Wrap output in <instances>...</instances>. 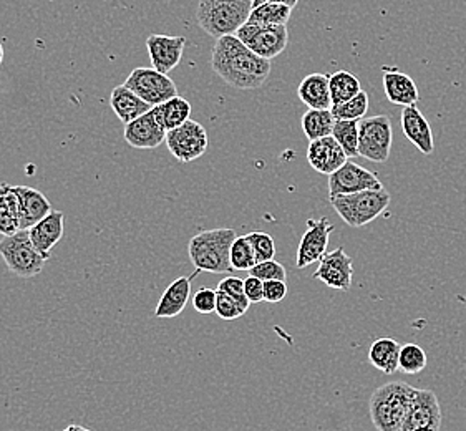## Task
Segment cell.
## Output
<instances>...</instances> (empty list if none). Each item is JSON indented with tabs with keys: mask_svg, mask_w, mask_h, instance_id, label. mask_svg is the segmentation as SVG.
Listing matches in <instances>:
<instances>
[{
	"mask_svg": "<svg viewBox=\"0 0 466 431\" xmlns=\"http://www.w3.org/2000/svg\"><path fill=\"white\" fill-rule=\"evenodd\" d=\"M211 66L216 75L238 90H258L270 75L269 60L256 55L236 35L218 38Z\"/></svg>",
	"mask_w": 466,
	"mask_h": 431,
	"instance_id": "6da1fadb",
	"label": "cell"
},
{
	"mask_svg": "<svg viewBox=\"0 0 466 431\" xmlns=\"http://www.w3.org/2000/svg\"><path fill=\"white\" fill-rule=\"evenodd\" d=\"M415 392L417 388L405 382H389L373 392L369 412L377 431H401Z\"/></svg>",
	"mask_w": 466,
	"mask_h": 431,
	"instance_id": "7a4b0ae2",
	"label": "cell"
},
{
	"mask_svg": "<svg viewBox=\"0 0 466 431\" xmlns=\"http://www.w3.org/2000/svg\"><path fill=\"white\" fill-rule=\"evenodd\" d=\"M236 237V231L229 227L203 231L193 236L187 244V254L197 271L213 274L233 272L229 253Z\"/></svg>",
	"mask_w": 466,
	"mask_h": 431,
	"instance_id": "3957f363",
	"label": "cell"
},
{
	"mask_svg": "<svg viewBox=\"0 0 466 431\" xmlns=\"http://www.w3.org/2000/svg\"><path fill=\"white\" fill-rule=\"evenodd\" d=\"M252 7V0H199L198 25L216 40L236 35L249 20Z\"/></svg>",
	"mask_w": 466,
	"mask_h": 431,
	"instance_id": "277c9868",
	"label": "cell"
},
{
	"mask_svg": "<svg viewBox=\"0 0 466 431\" xmlns=\"http://www.w3.org/2000/svg\"><path fill=\"white\" fill-rule=\"evenodd\" d=\"M329 199L337 215L350 227H362L372 223L390 206V193L385 188Z\"/></svg>",
	"mask_w": 466,
	"mask_h": 431,
	"instance_id": "5b68a950",
	"label": "cell"
},
{
	"mask_svg": "<svg viewBox=\"0 0 466 431\" xmlns=\"http://www.w3.org/2000/svg\"><path fill=\"white\" fill-rule=\"evenodd\" d=\"M0 257L7 264L9 271L22 277L30 279L44 271L47 259L38 253L30 241L28 229H20L14 236H5L0 239Z\"/></svg>",
	"mask_w": 466,
	"mask_h": 431,
	"instance_id": "8992f818",
	"label": "cell"
},
{
	"mask_svg": "<svg viewBox=\"0 0 466 431\" xmlns=\"http://www.w3.org/2000/svg\"><path fill=\"white\" fill-rule=\"evenodd\" d=\"M392 138V122L389 116L379 115L360 120L359 156L372 163H385L390 158Z\"/></svg>",
	"mask_w": 466,
	"mask_h": 431,
	"instance_id": "52a82bcc",
	"label": "cell"
},
{
	"mask_svg": "<svg viewBox=\"0 0 466 431\" xmlns=\"http://www.w3.org/2000/svg\"><path fill=\"white\" fill-rule=\"evenodd\" d=\"M236 37L239 38L246 47L251 48L256 55L270 62L288 48L289 30L284 25H259L246 22L243 27L236 32Z\"/></svg>",
	"mask_w": 466,
	"mask_h": 431,
	"instance_id": "ba28073f",
	"label": "cell"
},
{
	"mask_svg": "<svg viewBox=\"0 0 466 431\" xmlns=\"http://www.w3.org/2000/svg\"><path fill=\"white\" fill-rule=\"evenodd\" d=\"M123 85L153 108L177 96L175 82L155 68H135Z\"/></svg>",
	"mask_w": 466,
	"mask_h": 431,
	"instance_id": "9c48e42d",
	"label": "cell"
},
{
	"mask_svg": "<svg viewBox=\"0 0 466 431\" xmlns=\"http://www.w3.org/2000/svg\"><path fill=\"white\" fill-rule=\"evenodd\" d=\"M167 146L179 163H191L205 155L209 145L208 132L201 123L187 120L185 125L167 133Z\"/></svg>",
	"mask_w": 466,
	"mask_h": 431,
	"instance_id": "30bf717a",
	"label": "cell"
},
{
	"mask_svg": "<svg viewBox=\"0 0 466 431\" xmlns=\"http://www.w3.org/2000/svg\"><path fill=\"white\" fill-rule=\"evenodd\" d=\"M379 189H383L379 176L354 161H347L342 168L337 169L334 175L329 176V197L355 195L362 191H379Z\"/></svg>",
	"mask_w": 466,
	"mask_h": 431,
	"instance_id": "8fae6325",
	"label": "cell"
},
{
	"mask_svg": "<svg viewBox=\"0 0 466 431\" xmlns=\"http://www.w3.org/2000/svg\"><path fill=\"white\" fill-rule=\"evenodd\" d=\"M336 226L332 225L327 217L320 219H308V229L302 236L298 247L296 267L306 269L310 264H316L327 254V246L330 235L334 233Z\"/></svg>",
	"mask_w": 466,
	"mask_h": 431,
	"instance_id": "7c38bea8",
	"label": "cell"
},
{
	"mask_svg": "<svg viewBox=\"0 0 466 431\" xmlns=\"http://www.w3.org/2000/svg\"><path fill=\"white\" fill-rule=\"evenodd\" d=\"M312 277L330 289L349 291L352 287L354 277V266L350 256L345 254L344 247H337L336 251L327 253L319 261L318 269L312 274Z\"/></svg>",
	"mask_w": 466,
	"mask_h": 431,
	"instance_id": "4fadbf2b",
	"label": "cell"
},
{
	"mask_svg": "<svg viewBox=\"0 0 466 431\" xmlns=\"http://www.w3.org/2000/svg\"><path fill=\"white\" fill-rule=\"evenodd\" d=\"M441 426V406L439 396L431 390L415 392L410 412L401 431H440Z\"/></svg>",
	"mask_w": 466,
	"mask_h": 431,
	"instance_id": "5bb4252c",
	"label": "cell"
},
{
	"mask_svg": "<svg viewBox=\"0 0 466 431\" xmlns=\"http://www.w3.org/2000/svg\"><path fill=\"white\" fill-rule=\"evenodd\" d=\"M167 130L159 123L155 108L135 122L125 125V141L137 150H155L167 141Z\"/></svg>",
	"mask_w": 466,
	"mask_h": 431,
	"instance_id": "9a60e30c",
	"label": "cell"
},
{
	"mask_svg": "<svg viewBox=\"0 0 466 431\" xmlns=\"http://www.w3.org/2000/svg\"><path fill=\"white\" fill-rule=\"evenodd\" d=\"M185 47H187V38L179 35L171 37L163 34H151L147 38L149 60L153 64V68L158 70L163 75H168L173 68L179 65Z\"/></svg>",
	"mask_w": 466,
	"mask_h": 431,
	"instance_id": "2e32d148",
	"label": "cell"
},
{
	"mask_svg": "<svg viewBox=\"0 0 466 431\" xmlns=\"http://www.w3.org/2000/svg\"><path fill=\"white\" fill-rule=\"evenodd\" d=\"M308 161L310 168L320 175H334L349 161V156L340 148L334 136H326L320 140L309 141Z\"/></svg>",
	"mask_w": 466,
	"mask_h": 431,
	"instance_id": "e0dca14e",
	"label": "cell"
},
{
	"mask_svg": "<svg viewBox=\"0 0 466 431\" xmlns=\"http://www.w3.org/2000/svg\"><path fill=\"white\" fill-rule=\"evenodd\" d=\"M401 130L405 133L407 140L423 155H431L435 151V140L429 120L420 112L417 105L405 106L401 110Z\"/></svg>",
	"mask_w": 466,
	"mask_h": 431,
	"instance_id": "ac0fdd59",
	"label": "cell"
},
{
	"mask_svg": "<svg viewBox=\"0 0 466 431\" xmlns=\"http://www.w3.org/2000/svg\"><path fill=\"white\" fill-rule=\"evenodd\" d=\"M383 90L387 100L393 105L411 106L420 100L419 88L411 76L395 66H383Z\"/></svg>",
	"mask_w": 466,
	"mask_h": 431,
	"instance_id": "d6986e66",
	"label": "cell"
},
{
	"mask_svg": "<svg viewBox=\"0 0 466 431\" xmlns=\"http://www.w3.org/2000/svg\"><path fill=\"white\" fill-rule=\"evenodd\" d=\"M66 233V215L62 211H52L40 223L28 229L30 241L38 253L50 259V251L56 247Z\"/></svg>",
	"mask_w": 466,
	"mask_h": 431,
	"instance_id": "ffe728a7",
	"label": "cell"
},
{
	"mask_svg": "<svg viewBox=\"0 0 466 431\" xmlns=\"http://www.w3.org/2000/svg\"><path fill=\"white\" fill-rule=\"evenodd\" d=\"M19 197L20 229H30L54 209L44 193L30 186H14Z\"/></svg>",
	"mask_w": 466,
	"mask_h": 431,
	"instance_id": "44dd1931",
	"label": "cell"
},
{
	"mask_svg": "<svg viewBox=\"0 0 466 431\" xmlns=\"http://www.w3.org/2000/svg\"><path fill=\"white\" fill-rule=\"evenodd\" d=\"M198 274L199 271L195 272L189 277H177V281L169 284L168 289L161 296L158 306L155 309V316L158 319H173L185 310L189 296H191V282Z\"/></svg>",
	"mask_w": 466,
	"mask_h": 431,
	"instance_id": "7402d4cb",
	"label": "cell"
},
{
	"mask_svg": "<svg viewBox=\"0 0 466 431\" xmlns=\"http://www.w3.org/2000/svg\"><path fill=\"white\" fill-rule=\"evenodd\" d=\"M299 100L308 106V110H330L332 98L329 88V75L309 74L298 86Z\"/></svg>",
	"mask_w": 466,
	"mask_h": 431,
	"instance_id": "603a6c76",
	"label": "cell"
},
{
	"mask_svg": "<svg viewBox=\"0 0 466 431\" xmlns=\"http://www.w3.org/2000/svg\"><path fill=\"white\" fill-rule=\"evenodd\" d=\"M110 106L115 115L118 116V120L125 125L135 122L137 118H140L153 108L148 104H145L140 96L133 94L130 88L125 85H118L113 88L112 95H110Z\"/></svg>",
	"mask_w": 466,
	"mask_h": 431,
	"instance_id": "cb8c5ba5",
	"label": "cell"
},
{
	"mask_svg": "<svg viewBox=\"0 0 466 431\" xmlns=\"http://www.w3.org/2000/svg\"><path fill=\"white\" fill-rule=\"evenodd\" d=\"M401 346L395 338H377L369 348V360L377 370L385 376H393L399 372Z\"/></svg>",
	"mask_w": 466,
	"mask_h": 431,
	"instance_id": "d4e9b609",
	"label": "cell"
},
{
	"mask_svg": "<svg viewBox=\"0 0 466 431\" xmlns=\"http://www.w3.org/2000/svg\"><path fill=\"white\" fill-rule=\"evenodd\" d=\"M20 231L19 197L14 186L0 185V235L14 236Z\"/></svg>",
	"mask_w": 466,
	"mask_h": 431,
	"instance_id": "484cf974",
	"label": "cell"
},
{
	"mask_svg": "<svg viewBox=\"0 0 466 431\" xmlns=\"http://www.w3.org/2000/svg\"><path fill=\"white\" fill-rule=\"evenodd\" d=\"M155 112H157L159 123L165 126L167 132H171L177 126L185 125L187 120H191L189 118L191 104L187 102V98H183L179 95L171 98L168 102H165V104L155 106Z\"/></svg>",
	"mask_w": 466,
	"mask_h": 431,
	"instance_id": "4316f807",
	"label": "cell"
},
{
	"mask_svg": "<svg viewBox=\"0 0 466 431\" xmlns=\"http://www.w3.org/2000/svg\"><path fill=\"white\" fill-rule=\"evenodd\" d=\"M336 118L330 110H308L302 115L300 126L309 141L320 140L326 136H332Z\"/></svg>",
	"mask_w": 466,
	"mask_h": 431,
	"instance_id": "83f0119b",
	"label": "cell"
},
{
	"mask_svg": "<svg viewBox=\"0 0 466 431\" xmlns=\"http://www.w3.org/2000/svg\"><path fill=\"white\" fill-rule=\"evenodd\" d=\"M329 88H330L332 106L345 104L362 92L360 80L347 70H337L332 75H329Z\"/></svg>",
	"mask_w": 466,
	"mask_h": 431,
	"instance_id": "f1b7e54d",
	"label": "cell"
},
{
	"mask_svg": "<svg viewBox=\"0 0 466 431\" xmlns=\"http://www.w3.org/2000/svg\"><path fill=\"white\" fill-rule=\"evenodd\" d=\"M292 7L279 2H266L262 5L254 7L249 15V24H259V25H284L288 27Z\"/></svg>",
	"mask_w": 466,
	"mask_h": 431,
	"instance_id": "f546056e",
	"label": "cell"
},
{
	"mask_svg": "<svg viewBox=\"0 0 466 431\" xmlns=\"http://www.w3.org/2000/svg\"><path fill=\"white\" fill-rule=\"evenodd\" d=\"M359 130H360V122L357 120H337L332 136L336 138L340 148L345 151V155L350 158L359 156Z\"/></svg>",
	"mask_w": 466,
	"mask_h": 431,
	"instance_id": "4dcf8cb0",
	"label": "cell"
},
{
	"mask_svg": "<svg viewBox=\"0 0 466 431\" xmlns=\"http://www.w3.org/2000/svg\"><path fill=\"white\" fill-rule=\"evenodd\" d=\"M429 358L427 352L417 344H405L401 346L399 370L407 376H417L427 368Z\"/></svg>",
	"mask_w": 466,
	"mask_h": 431,
	"instance_id": "1f68e13d",
	"label": "cell"
},
{
	"mask_svg": "<svg viewBox=\"0 0 466 431\" xmlns=\"http://www.w3.org/2000/svg\"><path fill=\"white\" fill-rule=\"evenodd\" d=\"M330 112L334 115L336 120H364L365 113L369 112V95L367 92H360L352 100L345 102V104L334 105L330 108Z\"/></svg>",
	"mask_w": 466,
	"mask_h": 431,
	"instance_id": "d6a6232c",
	"label": "cell"
},
{
	"mask_svg": "<svg viewBox=\"0 0 466 431\" xmlns=\"http://www.w3.org/2000/svg\"><path fill=\"white\" fill-rule=\"evenodd\" d=\"M229 261L233 271H251L256 266V256L252 251L251 244L246 236H238L229 253Z\"/></svg>",
	"mask_w": 466,
	"mask_h": 431,
	"instance_id": "836d02e7",
	"label": "cell"
},
{
	"mask_svg": "<svg viewBox=\"0 0 466 431\" xmlns=\"http://www.w3.org/2000/svg\"><path fill=\"white\" fill-rule=\"evenodd\" d=\"M248 241L251 244L252 251L256 256V263L272 261L276 257V241L272 236L264 231H252L246 235Z\"/></svg>",
	"mask_w": 466,
	"mask_h": 431,
	"instance_id": "e575fe53",
	"label": "cell"
},
{
	"mask_svg": "<svg viewBox=\"0 0 466 431\" xmlns=\"http://www.w3.org/2000/svg\"><path fill=\"white\" fill-rule=\"evenodd\" d=\"M249 276L258 277L262 282L286 281L288 272H286L282 264L278 263L276 259H272V261L256 264L249 271Z\"/></svg>",
	"mask_w": 466,
	"mask_h": 431,
	"instance_id": "d590c367",
	"label": "cell"
},
{
	"mask_svg": "<svg viewBox=\"0 0 466 431\" xmlns=\"http://www.w3.org/2000/svg\"><path fill=\"white\" fill-rule=\"evenodd\" d=\"M216 291L224 292L226 296L233 297L243 309L249 310V307H251V302L248 300L246 294H244V281L236 277V276H229V277H226V279L219 282Z\"/></svg>",
	"mask_w": 466,
	"mask_h": 431,
	"instance_id": "8d00e7d4",
	"label": "cell"
},
{
	"mask_svg": "<svg viewBox=\"0 0 466 431\" xmlns=\"http://www.w3.org/2000/svg\"><path fill=\"white\" fill-rule=\"evenodd\" d=\"M218 292V299H216V314L218 317L223 320H236L243 317L248 310L243 309L233 297L226 296L224 292Z\"/></svg>",
	"mask_w": 466,
	"mask_h": 431,
	"instance_id": "74e56055",
	"label": "cell"
},
{
	"mask_svg": "<svg viewBox=\"0 0 466 431\" xmlns=\"http://www.w3.org/2000/svg\"><path fill=\"white\" fill-rule=\"evenodd\" d=\"M216 299H218V292L215 289H209V287H203L195 294L193 297V307L199 314L208 316V314H213L216 312Z\"/></svg>",
	"mask_w": 466,
	"mask_h": 431,
	"instance_id": "f35d334b",
	"label": "cell"
},
{
	"mask_svg": "<svg viewBox=\"0 0 466 431\" xmlns=\"http://www.w3.org/2000/svg\"><path fill=\"white\" fill-rule=\"evenodd\" d=\"M288 296V284L286 281L264 282V302L278 304L286 299Z\"/></svg>",
	"mask_w": 466,
	"mask_h": 431,
	"instance_id": "ab89813d",
	"label": "cell"
},
{
	"mask_svg": "<svg viewBox=\"0 0 466 431\" xmlns=\"http://www.w3.org/2000/svg\"><path fill=\"white\" fill-rule=\"evenodd\" d=\"M244 294L251 304L264 302V282L249 276L248 279H244Z\"/></svg>",
	"mask_w": 466,
	"mask_h": 431,
	"instance_id": "60d3db41",
	"label": "cell"
},
{
	"mask_svg": "<svg viewBox=\"0 0 466 431\" xmlns=\"http://www.w3.org/2000/svg\"><path fill=\"white\" fill-rule=\"evenodd\" d=\"M266 2H279V4H286V5H289V7H296L298 5L299 0H252V4H254V7H258V5H262V4H266ZM252 7V9H254Z\"/></svg>",
	"mask_w": 466,
	"mask_h": 431,
	"instance_id": "b9f144b4",
	"label": "cell"
},
{
	"mask_svg": "<svg viewBox=\"0 0 466 431\" xmlns=\"http://www.w3.org/2000/svg\"><path fill=\"white\" fill-rule=\"evenodd\" d=\"M64 431H92L88 430V428H85V426H80V425H70V426H66Z\"/></svg>",
	"mask_w": 466,
	"mask_h": 431,
	"instance_id": "7bdbcfd3",
	"label": "cell"
},
{
	"mask_svg": "<svg viewBox=\"0 0 466 431\" xmlns=\"http://www.w3.org/2000/svg\"><path fill=\"white\" fill-rule=\"evenodd\" d=\"M2 62H4V47L0 44V65H2Z\"/></svg>",
	"mask_w": 466,
	"mask_h": 431,
	"instance_id": "ee69618b",
	"label": "cell"
}]
</instances>
